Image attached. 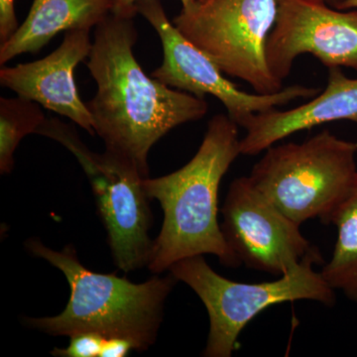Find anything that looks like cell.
<instances>
[{
  "instance_id": "obj_9",
  "label": "cell",
  "mask_w": 357,
  "mask_h": 357,
  "mask_svg": "<svg viewBox=\"0 0 357 357\" xmlns=\"http://www.w3.org/2000/svg\"><path fill=\"white\" fill-rule=\"evenodd\" d=\"M220 213L225 243L250 269L282 276L314 248L301 225L257 191L248 176L232 181Z\"/></svg>"
},
{
  "instance_id": "obj_13",
  "label": "cell",
  "mask_w": 357,
  "mask_h": 357,
  "mask_svg": "<svg viewBox=\"0 0 357 357\" xmlns=\"http://www.w3.org/2000/svg\"><path fill=\"white\" fill-rule=\"evenodd\" d=\"M112 11V0H34L24 22L0 44V66L22 54L38 53L60 32L91 31Z\"/></svg>"
},
{
  "instance_id": "obj_8",
  "label": "cell",
  "mask_w": 357,
  "mask_h": 357,
  "mask_svg": "<svg viewBox=\"0 0 357 357\" xmlns=\"http://www.w3.org/2000/svg\"><path fill=\"white\" fill-rule=\"evenodd\" d=\"M136 8L158 33L163 48V62L150 76L199 98L213 96L241 128L245 129L255 114L287 105L298 98L310 100L321 91V88L302 84L286 86L270 95L241 91L225 77V73L204 52L170 22L160 0H138Z\"/></svg>"
},
{
  "instance_id": "obj_3",
  "label": "cell",
  "mask_w": 357,
  "mask_h": 357,
  "mask_svg": "<svg viewBox=\"0 0 357 357\" xmlns=\"http://www.w3.org/2000/svg\"><path fill=\"white\" fill-rule=\"evenodd\" d=\"M26 248L62 271L70 291L64 311L54 317L25 319L28 326L54 337L93 332L105 337H123L139 351L154 344L167 298L178 282L172 274H156L143 283H133L88 269L72 245L56 251L33 238Z\"/></svg>"
},
{
  "instance_id": "obj_21",
  "label": "cell",
  "mask_w": 357,
  "mask_h": 357,
  "mask_svg": "<svg viewBox=\"0 0 357 357\" xmlns=\"http://www.w3.org/2000/svg\"><path fill=\"white\" fill-rule=\"evenodd\" d=\"M340 10H349V9H357V0H345L340 7Z\"/></svg>"
},
{
  "instance_id": "obj_4",
  "label": "cell",
  "mask_w": 357,
  "mask_h": 357,
  "mask_svg": "<svg viewBox=\"0 0 357 357\" xmlns=\"http://www.w3.org/2000/svg\"><path fill=\"white\" fill-rule=\"evenodd\" d=\"M321 260L319 249L314 248L288 273L261 283L225 278L208 264L204 255L180 260L169 271L198 295L208 311L210 333L203 356L230 357L245 326L268 307L301 300L328 307L335 304V291L321 271L314 269Z\"/></svg>"
},
{
  "instance_id": "obj_12",
  "label": "cell",
  "mask_w": 357,
  "mask_h": 357,
  "mask_svg": "<svg viewBox=\"0 0 357 357\" xmlns=\"http://www.w3.org/2000/svg\"><path fill=\"white\" fill-rule=\"evenodd\" d=\"M340 121L357 124V79L345 76L342 68L333 67L328 69L326 89L309 102L291 109L255 114L241 140V155L256 156L293 134Z\"/></svg>"
},
{
  "instance_id": "obj_7",
  "label": "cell",
  "mask_w": 357,
  "mask_h": 357,
  "mask_svg": "<svg viewBox=\"0 0 357 357\" xmlns=\"http://www.w3.org/2000/svg\"><path fill=\"white\" fill-rule=\"evenodd\" d=\"M277 13V0H204L182 7L173 24L225 76L243 79L256 93L270 95L283 89L266 61Z\"/></svg>"
},
{
  "instance_id": "obj_19",
  "label": "cell",
  "mask_w": 357,
  "mask_h": 357,
  "mask_svg": "<svg viewBox=\"0 0 357 357\" xmlns=\"http://www.w3.org/2000/svg\"><path fill=\"white\" fill-rule=\"evenodd\" d=\"M202 1L204 0H181L182 7H188ZM137 2L138 0H112V14L121 17L134 18L138 14L136 8Z\"/></svg>"
},
{
  "instance_id": "obj_2",
  "label": "cell",
  "mask_w": 357,
  "mask_h": 357,
  "mask_svg": "<svg viewBox=\"0 0 357 357\" xmlns=\"http://www.w3.org/2000/svg\"><path fill=\"white\" fill-rule=\"evenodd\" d=\"M238 126L227 114L211 119L198 152L182 168L143 180L150 199L159 202L164 218L153 241L148 269L154 274L192 256H217L223 266L241 265L218 222V191L230 166L241 155Z\"/></svg>"
},
{
  "instance_id": "obj_15",
  "label": "cell",
  "mask_w": 357,
  "mask_h": 357,
  "mask_svg": "<svg viewBox=\"0 0 357 357\" xmlns=\"http://www.w3.org/2000/svg\"><path fill=\"white\" fill-rule=\"evenodd\" d=\"M46 117L38 103L27 98H0V173L13 172L14 153L21 140L37 133Z\"/></svg>"
},
{
  "instance_id": "obj_1",
  "label": "cell",
  "mask_w": 357,
  "mask_h": 357,
  "mask_svg": "<svg viewBox=\"0 0 357 357\" xmlns=\"http://www.w3.org/2000/svg\"><path fill=\"white\" fill-rule=\"evenodd\" d=\"M134 18L110 14L95 28L86 67L96 84L86 102L105 149L131 160L149 177L150 150L172 129L203 119L206 98L147 76L134 56Z\"/></svg>"
},
{
  "instance_id": "obj_11",
  "label": "cell",
  "mask_w": 357,
  "mask_h": 357,
  "mask_svg": "<svg viewBox=\"0 0 357 357\" xmlns=\"http://www.w3.org/2000/svg\"><path fill=\"white\" fill-rule=\"evenodd\" d=\"M89 30L65 32L62 44L41 60L15 67L2 66L0 84L18 96L67 117L95 135L93 119L82 100L75 81V70L89 58L93 42Z\"/></svg>"
},
{
  "instance_id": "obj_10",
  "label": "cell",
  "mask_w": 357,
  "mask_h": 357,
  "mask_svg": "<svg viewBox=\"0 0 357 357\" xmlns=\"http://www.w3.org/2000/svg\"><path fill=\"white\" fill-rule=\"evenodd\" d=\"M266 61L283 83L296 59L311 54L325 67L357 70V9L340 10L312 0H277Z\"/></svg>"
},
{
  "instance_id": "obj_14",
  "label": "cell",
  "mask_w": 357,
  "mask_h": 357,
  "mask_svg": "<svg viewBox=\"0 0 357 357\" xmlns=\"http://www.w3.org/2000/svg\"><path fill=\"white\" fill-rule=\"evenodd\" d=\"M326 225H335L337 236L332 258L321 273L333 290L357 303V174Z\"/></svg>"
},
{
  "instance_id": "obj_17",
  "label": "cell",
  "mask_w": 357,
  "mask_h": 357,
  "mask_svg": "<svg viewBox=\"0 0 357 357\" xmlns=\"http://www.w3.org/2000/svg\"><path fill=\"white\" fill-rule=\"evenodd\" d=\"M18 27L14 0H0V44L10 38Z\"/></svg>"
},
{
  "instance_id": "obj_20",
  "label": "cell",
  "mask_w": 357,
  "mask_h": 357,
  "mask_svg": "<svg viewBox=\"0 0 357 357\" xmlns=\"http://www.w3.org/2000/svg\"><path fill=\"white\" fill-rule=\"evenodd\" d=\"M312 1L319 2V3L326 4L333 8L340 9V6L344 3L345 0H312Z\"/></svg>"
},
{
  "instance_id": "obj_6",
  "label": "cell",
  "mask_w": 357,
  "mask_h": 357,
  "mask_svg": "<svg viewBox=\"0 0 357 357\" xmlns=\"http://www.w3.org/2000/svg\"><path fill=\"white\" fill-rule=\"evenodd\" d=\"M36 134L61 143L83 167L116 266L126 273L147 267L153 246L151 210L143 185L146 177L137 165L107 149L102 154L91 151L73 126L56 119H46Z\"/></svg>"
},
{
  "instance_id": "obj_5",
  "label": "cell",
  "mask_w": 357,
  "mask_h": 357,
  "mask_svg": "<svg viewBox=\"0 0 357 357\" xmlns=\"http://www.w3.org/2000/svg\"><path fill=\"white\" fill-rule=\"evenodd\" d=\"M264 152L248 176L249 182L299 225L314 218L326 225L357 174V142L328 130Z\"/></svg>"
},
{
  "instance_id": "obj_16",
  "label": "cell",
  "mask_w": 357,
  "mask_h": 357,
  "mask_svg": "<svg viewBox=\"0 0 357 357\" xmlns=\"http://www.w3.org/2000/svg\"><path fill=\"white\" fill-rule=\"evenodd\" d=\"M66 349H55L52 356L58 357H100L105 337L98 333L84 332L70 337Z\"/></svg>"
},
{
  "instance_id": "obj_18",
  "label": "cell",
  "mask_w": 357,
  "mask_h": 357,
  "mask_svg": "<svg viewBox=\"0 0 357 357\" xmlns=\"http://www.w3.org/2000/svg\"><path fill=\"white\" fill-rule=\"evenodd\" d=\"M135 349L130 340L123 337H105L100 357H124Z\"/></svg>"
}]
</instances>
